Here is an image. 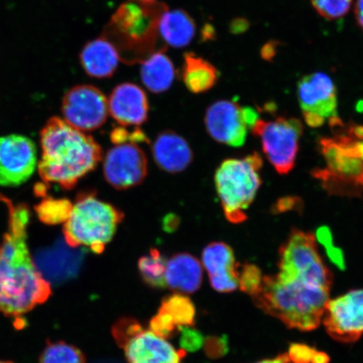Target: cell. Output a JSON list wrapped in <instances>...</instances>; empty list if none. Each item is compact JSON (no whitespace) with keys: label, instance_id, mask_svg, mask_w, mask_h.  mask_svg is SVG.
<instances>
[{"label":"cell","instance_id":"obj_1","mask_svg":"<svg viewBox=\"0 0 363 363\" xmlns=\"http://www.w3.org/2000/svg\"><path fill=\"white\" fill-rule=\"evenodd\" d=\"M30 213L24 206L10 210L9 228L0 246V313L21 317L47 302L51 285L35 264L27 239Z\"/></svg>","mask_w":363,"mask_h":363},{"label":"cell","instance_id":"obj_2","mask_svg":"<svg viewBox=\"0 0 363 363\" xmlns=\"http://www.w3.org/2000/svg\"><path fill=\"white\" fill-rule=\"evenodd\" d=\"M40 178L63 189H72L102 160V149L92 136L60 118L48 121L40 133Z\"/></svg>","mask_w":363,"mask_h":363},{"label":"cell","instance_id":"obj_3","mask_svg":"<svg viewBox=\"0 0 363 363\" xmlns=\"http://www.w3.org/2000/svg\"><path fill=\"white\" fill-rule=\"evenodd\" d=\"M330 288L278 274L264 276L252 295L256 305L289 328L315 330L320 325Z\"/></svg>","mask_w":363,"mask_h":363},{"label":"cell","instance_id":"obj_4","mask_svg":"<svg viewBox=\"0 0 363 363\" xmlns=\"http://www.w3.org/2000/svg\"><path fill=\"white\" fill-rule=\"evenodd\" d=\"M333 135L320 140L325 164L312 172L330 195L360 197L363 194V125L344 124L339 117L329 122Z\"/></svg>","mask_w":363,"mask_h":363},{"label":"cell","instance_id":"obj_5","mask_svg":"<svg viewBox=\"0 0 363 363\" xmlns=\"http://www.w3.org/2000/svg\"><path fill=\"white\" fill-rule=\"evenodd\" d=\"M167 10L162 2L128 0L113 13L103 35L115 45L121 61L142 62L157 51L159 21Z\"/></svg>","mask_w":363,"mask_h":363},{"label":"cell","instance_id":"obj_6","mask_svg":"<svg viewBox=\"0 0 363 363\" xmlns=\"http://www.w3.org/2000/svg\"><path fill=\"white\" fill-rule=\"evenodd\" d=\"M124 217L119 208L99 201L94 191L81 193L72 204L63 235L68 246L87 247L94 253L101 254Z\"/></svg>","mask_w":363,"mask_h":363},{"label":"cell","instance_id":"obj_7","mask_svg":"<svg viewBox=\"0 0 363 363\" xmlns=\"http://www.w3.org/2000/svg\"><path fill=\"white\" fill-rule=\"evenodd\" d=\"M262 159L253 152L243 158L227 159L216 172V186L225 216L230 223L247 220L246 211L262 184Z\"/></svg>","mask_w":363,"mask_h":363},{"label":"cell","instance_id":"obj_8","mask_svg":"<svg viewBox=\"0 0 363 363\" xmlns=\"http://www.w3.org/2000/svg\"><path fill=\"white\" fill-rule=\"evenodd\" d=\"M279 274L330 288L333 274L325 266L311 233L294 229L279 249Z\"/></svg>","mask_w":363,"mask_h":363},{"label":"cell","instance_id":"obj_9","mask_svg":"<svg viewBox=\"0 0 363 363\" xmlns=\"http://www.w3.org/2000/svg\"><path fill=\"white\" fill-rule=\"evenodd\" d=\"M251 129L261 139L263 152L276 171L281 175L291 172L303 135L302 122L295 118L285 117H278L274 121L257 119Z\"/></svg>","mask_w":363,"mask_h":363},{"label":"cell","instance_id":"obj_10","mask_svg":"<svg viewBox=\"0 0 363 363\" xmlns=\"http://www.w3.org/2000/svg\"><path fill=\"white\" fill-rule=\"evenodd\" d=\"M257 119V113L252 108L219 101L207 108L204 124L208 135L217 143L240 147L246 142L249 127L251 128Z\"/></svg>","mask_w":363,"mask_h":363},{"label":"cell","instance_id":"obj_11","mask_svg":"<svg viewBox=\"0 0 363 363\" xmlns=\"http://www.w3.org/2000/svg\"><path fill=\"white\" fill-rule=\"evenodd\" d=\"M62 112L67 124L80 131H92L106 123L108 99L95 86H74L62 99Z\"/></svg>","mask_w":363,"mask_h":363},{"label":"cell","instance_id":"obj_12","mask_svg":"<svg viewBox=\"0 0 363 363\" xmlns=\"http://www.w3.org/2000/svg\"><path fill=\"white\" fill-rule=\"evenodd\" d=\"M297 94L303 119L312 128H319L338 116L337 88L323 72L303 77L298 82Z\"/></svg>","mask_w":363,"mask_h":363},{"label":"cell","instance_id":"obj_13","mask_svg":"<svg viewBox=\"0 0 363 363\" xmlns=\"http://www.w3.org/2000/svg\"><path fill=\"white\" fill-rule=\"evenodd\" d=\"M322 321L331 337L344 343L363 334V289H355L326 303Z\"/></svg>","mask_w":363,"mask_h":363},{"label":"cell","instance_id":"obj_14","mask_svg":"<svg viewBox=\"0 0 363 363\" xmlns=\"http://www.w3.org/2000/svg\"><path fill=\"white\" fill-rule=\"evenodd\" d=\"M38 166V150L30 138L21 135L0 138V186L16 187L26 183Z\"/></svg>","mask_w":363,"mask_h":363},{"label":"cell","instance_id":"obj_15","mask_svg":"<svg viewBox=\"0 0 363 363\" xmlns=\"http://www.w3.org/2000/svg\"><path fill=\"white\" fill-rule=\"evenodd\" d=\"M104 178L113 188L125 190L143 183L147 175L146 154L138 145H116L104 161Z\"/></svg>","mask_w":363,"mask_h":363},{"label":"cell","instance_id":"obj_16","mask_svg":"<svg viewBox=\"0 0 363 363\" xmlns=\"http://www.w3.org/2000/svg\"><path fill=\"white\" fill-rule=\"evenodd\" d=\"M203 267L208 272L212 288L230 293L239 288L238 264L233 248L224 242H212L203 249Z\"/></svg>","mask_w":363,"mask_h":363},{"label":"cell","instance_id":"obj_17","mask_svg":"<svg viewBox=\"0 0 363 363\" xmlns=\"http://www.w3.org/2000/svg\"><path fill=\"white\" fill-rule=\"evenodd\" d=\"M108 113L121 125H140L147 121L149 103L138 85L124 83L113 89L108 99Z\"/></svg>","mask_w":363,"mask_h":363},{"label":"cell","instance_id":"obj_18","mask_svg":"<svg viewBox=\"0 0 363 363\" xmlns=\"http://www.w3.org/2000/svg\"><path fill=\"white\" fill-rule=\"evenodd\" d=\"M128 363H181L186 356L183 349L177 350L167 340L151 330H143L124 348Z\"/></svg>","mask_w":363,"mask_h":363},{"label":"cell","instance_id":"obj_19","mask_svg":"<svg viewBox=\"0 0 363 363\" xmlns=\"http://www.w3.org/2000/svg\"><path fill=\"white\" fill-rule=\"evenodd\" d=\"M152 151L157 166L169 174L184 171L193 162L194 154L187 140L174 131L159 134Z\"/></svg>","mask_w":363,"mask_h":363},{"label":"cell","instance_id":"obj_20","mask_svg":"<svg viewBox=\"0 0 363 363\" xmlns=\"http://www.w3.org/2000/svg\"><path fill=\"white\" fill-rule=\"evenodd\" d=\"M79 60L82 67L89 76L95 79H107L115 74L121 57L115 45L102 35L84 45Z\"/></svg>","mask_w":363,"mask_h":363},{"label":"cell","instance_id":"obj_21","mask_svg":"<svg viewBox=\"0 0 363 363\" xmlns=\"http://www.w3.org/2000/svg\"><path fill=\"white\" fill-rule=\"evenodd\" d=\"M166 285L174 291L193 294L201 288L203 266L191 254L179 253L167 261Z\"/></svg>","mask_w":363,"mask_h":363},{"label":"cell","instance_id":"obj_22","mask_svg":"<svg viewBox=\"0 0 363 363\" xmlns=\"http://www.w3.org/2000/svg\"><path fill=\"white\" fill-rule=\"evenodd\" d=\"M159 35L167 45L184 48L192 43L196 34L193 17L181 9L163 12L159 21Z\"/></svg>","mask_w":363,"mask_h":363},{"label":"cell","instance_id":"obj_23","mask_svg":"<svg viewBox=\"0 0 363 363\" xmlns=\"http://www.w3.org/2000/svg\"><path fill=\"white\" fill-rule=\"evenodd\" d=\"M140 63V79L145 87L152 93H164L172 87L176 71L174 63L166 55L164 50H157Z\"/></svg>","mask_w":363,"mask_h":363},{"label":"cell","instance_id":"obj_24","mask_svg":"<svg viewBox=\"0 0 363 363\" xmlns=\"http://www.w3.org/2000/svg\"><path fill=\"white\" fill-rule=\"evenodd\" d=\"M219 78L216 67L203 57L193 52L184 56L182 80L190 92L203 94L215 87Z\"/></svg>","mask_w":363,"mask_h":363},{"label":"cell","instance_id":"obj_25","mask_svg":"<svg viewBox=\"0 0 363 363\" xmlns=\"http://www.w3.org/2000/svg\"><path fill=\"white\" fill-rule=\"evenodd\" d=\"M167 261L157 249L150 250L146 256L140 258L138 269L144 283L149 287L162 289L167 287L165 274Z\"/></svg>","mask_w":363,"mask_h":363},{"label":"cell","instance_id":"obj_26","mask_svg":"<svg viewBox=\"0 0 363 363\" xmlns=\"http://www.w3.org/2000/svg\"><path fill=\"white\" fill-rule=\"evenodd\" d=\"M159 311L167 313L178 328L194 325L196 308L191 299L184 294H174L163 298Z\"/></svg>","mask_w":363,"mask_h":363},{"label":"cell","instance_id":"obj_27","mask_svg":"<svg viewBox=\"0 0 363 363\" xmlns=\"http://www.w3.org/2000/svg\"><path fill=\"white\" fill-rule=\"evenodd\" d=\"M40 363H86L79 348L65 342H48L40 357Z\"/></svg>","mask_w":363,"mask_h":363},{"label":"cell","instance_id":"obj_28","mask_svg":"<svg viewBox=\"0 0 363 363\" xmlns=\"http://www.w3.org/2000/svg\"><path fill=\"white\" fill-rule=\"evenodd\" d=\"M72 203L67 199H47L36 208L40 219L49 225L65 223L71 214Z\"/></svg>","mask_w":363,"mask_h":363},{"label":"cell","instance_id":"obj_29","mask_svg":"<svg viewBox=\"0 0 363 363\" xmlns=\"http://www.w3.org/2000/svg\"><path fill=\"white\" fill-rule=\"evenodd\" d=\"M143 330V325L134 318L122 317L113 325L111 333L118 346L124 349L130 340Z\"/></svg>","mask_w":363,"mask_h":363},{"label":"cell","instance_id":"obj_30","mask_svg":"<svg viewBox=\"0 0 363 363\" xmlns=\"http://www.w3.org/2000/svg\"><path fill=\"white\" fill-rule=\"evenodd\" d=\"M312 6L320 16L328 20H337L347 15L352 0H311Z\"/></svg>","mask_w":363,"mask_h":363},{"label":"cell","instance_id":"obj_31","mask_svg":"<svg viewBox=\"0 0 363 363\" xmlns=\"http://www.w3.org/2000/svg\"><path fill=\"white\" fill-rule=\"evenodd\" d=\"M149 328L157 337L165 340L171 339L179 333L174 320L167 313L161 311H158L157 314L150 320Z\"/></svg>","mask_w":363,"mask_h":363},{"label":"cell","instance_id":"obj_32","mask_svg":"<svg viewBox=\"0 0 363 363\" xmlns=\"http://www.w3.org/2000/svg\"><path fill=\"white\" fill-rule=\"evenodd\" d=\"M262 279V272L257 267L245 264L242 272H239V288L252 296L260 288Z\"/></svg>","mask_w":363,"mask_h":363},{"label":"cell","instance_id":"obj_33","mask_svg":"<svg viewBox=\"0 0 363 363\" xmlns=\"http://www.w3.org/2000/svg\"><path fill=\"white\" fill-rule=\"evenodd\" d=\"M180 345L185 352H196L203 347L204 338L201 331L193 326H179Z\"/></svg>","mask_w":363,"mask_h":363},{"label":"cell","instance_id":"obj_34","mask_svg":"<svg viewBox=\"0 0 363 363\" xmlns=\"http://www.w3.org/2000/svg\"><path fill=\"white\" fill-rule=\"evenodd\" d=\"M203 347L208 357L216 359L228 352V342L225 337H208L204 339Z\"/></svg>","mask_w":363,"mask_h":363},{"label":"cell","instance_id":"obj_35","mask_svg":"<svg viewBox=\"0 0 363 363\" xmlns=\"http://www.w3.org/2000/svg\"><path fill=\"white\" fill-rule=\"evenodd\" d=\"M316 352L314 348L303 344H293L289 347L288 356L293 363H312Z\"/></svg>","mask_w":363,"mask_h":363},{"label":"cell","instance_id":"obj_36","mask_svg":"<svg viewBox=\"0 0 363 363\" xmlns=\"http://www.w3.org/2000/svg\"><path fill=\"white\" fill-rule=\"evenodd\" d=\"M111 138L113 143L116 145L126 143V142H131V143L135 142H147L148 139L147 136L140 130H135L134 133H130L127 131L125 128L119 127V128L113 129L111 134Z\"/></svg>","mask_w":363,"mask_h":363},{"label":"cell","instance_id":"obj_37","mask_svg":"<svg viewBox=\"0 0 363 363\" xmlns=\"http://www.w3.org/2000/svg\"><path fill=\"white\" fill-rule=\"evenodd\" d=\"M277 43L271 42L264 45L262 49V57L265 60H271L276 54Z\"/></svg>","mask_w":363,"mask_h":363},{"label":"cell","instance_id":"obj_38","mask_svg":"<svg viewBox=\"0 0 363 363\" xmlns=\"http://www.w3.org/2000/svg\"><path fill=\"white\" fill-rule=\"evenodd\" d=\"M354 13H355L357 25L363 30V0H357Z\"/></svg>","mask_w":363,"mask_h":363},{"label":"cell","instance_id":"obj_39","mask_svg":"<svg viewBox=\"0 0 363 363\" xmlns=\"http://www.w3.org/2000/svg\"><path fill=\"white\" fill-rule=\"evenodd\" d=\"M257 363H293L290 361L288 354H284V355H281L274 358V359H267L263 360Z\"/></svg>","mask_w":363,"mask_h":363},{"label":"cell","instance_id":"obj_40","mask_svg":"<svg viewBox=\"0 0 363 363\" xmlns=\"http://www.w3.org/2000/svg\"><path fill=\"white\" fill-rule=\"evenodd\" d=\"M179 224V220H177L176 216H167L164 221L165 229L170 231L171 230H174Z\"/></svg>","mask_w":363,"mask_h":363},{"label":"cell","instance_id":"obj_41","mask_svg":"<svg viewBox=\"0 0 363 363\" xmlns=\"http://www.w3.org/2000/svg\"><path fill=\"white\" fill-rule=\"evenodd\" d=\"M329 361L330 358L325 353L316 351L312 363H329Z\"/></svg>","mask_w":363,"mask_h":363},{"label":"cell","instance_id":"obj_42","mask_svg":"<svg viewBox=\"0 0 363 363\" xmlns=\"http://www.w3.org/2000/svg\"><path fill=\"white\" fill-rule=\"evenodd\" d=\"M139 1L153 3V2H159V0H139Z\"/></svg>","mask_w":363,"mask_h":363},{"label":"cell","instance_id":"obj_43","mask_svg":"<svg viewBox=\"0 0 363 363\" xmlns=\"http://www.w3.org/2000/svg\"><path fill=\"white\" fill-rule=\"evenodd\" d=\"M0 363H13V362H7V361H0Z\"/></svg>","mask_w":363,"mask_h":363}]
</instances>
